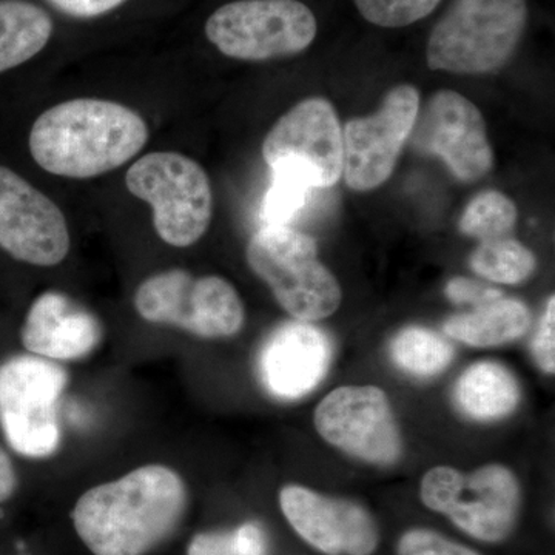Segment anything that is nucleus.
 <instances>
[{
  "mask_svg": "<svg viewBox=\"0 0 555 555\" xmlns=\"http://www.w3.org/2000/svg\"><path fill=\"white\" fill-rule=\"evenodd\" d=\"M185 509L181 476L169 466L147 465L89 489L72 518L94 555H145L173 534Z\"/></svg>",
  "mask_w": 555,
  "mask_h": 555,
  "instance_id": "f257e3e1",
  "label": "nucleus"
},
{
  "mask_svg": "<svg viewBox=\"0 0 555 555\" xmlns=\"http://www.w3.org/2000/svg\"><path fill=\"white\" fill-rule=\"evenodd\" d=\"M149 137L147 122L127 105L79 98L46 109L33 124L28 149L54 177L89 179L129 163Z\"/></svg>",
  "mask_w": 555,
  "mask_h": 555,
  "instance_id": "f03ea898",
  "label": "nucleus"
},
{
  "mask_svg": "<svg viewBox=\"0 0 555 555\" xmlns=\"http://www.w3.org/2000/svg\"><path fill=\"white\" fill-rule=\"evenodd\" d=\"M526 21V0H454L427 40V65L454 75L499 72L516 53Z\"/></svg>",
  "mask_w": 555,
  "mask_h": 555,
  "instance_id": "7ed1b4c3",
  "label": "nucleus"
},
{
  "mask_svg": "<svg viewBox=\"0 0 555 555\" xmlns=\"http://www.w3.org/2000/svg\"><path fill=\"white\" fill-rule=\"evenodd\" d=\"M246 257L251 272L295 320H324L341 305V286L320 261L312 236L286 225H264L248 241Z\"/></svg>",
  "mask_w": 555,
  "mask_h": 555,
  "instance_id": "20e7f679",
  "label": "nucleus"
},
{
  "mask_svg": "<svg viewBox=\"0 0 555 555\" xmlns=\"http://www.w3.org/2000/svg\"><path fill=\"white\" fill-rule=\"evenodd\" d=\"M127 190L153 208V225L164 243H198L214 218V190L201 164L177 152H153L131 164Z\"/></svg>",
  "mask_w": 555,
  "mask_h": 555,
  "instance_id": "39448f33",
  "label": "nucleus"
},
{
  "mask_svg": "<svg viewBox=\"0 0 555 555\" xmlns=\"http://www.w3.org/2000/svg\"><path fill=\"white\" fill-rule=\"evenodd\" d=\"M423 505L443 514L480 542L505 540L516 525L521 491L509 467L486 465L473 474L451 466L427 470L420 486Z\"/></svg>",
  "mask_w": 555,
  "mask_h": 555,
  "instance_id": "423d86ee",
  "label": "nucleus"
},
{
  "mask_svg": "<svg viewBox=\"0 0 555 555\" xmlns=\"http://www.w3.org/2000/svg\"><path fill=\"white\" fill-rule=\"evenodd\" d=\"M134 309L149 323L179 327L206 339L233 337L246 320L243 299L230 281L217 275L196 278L182 269L142 281Z\"/></svg>",
  "mask_w": 555,
  "mask_h": 555,
  "instance_id": "0eeeda50",
  "label": "nucleus"
},
{
  "mask_svg": "<svg viewBox=\"0 0 555 555\" xmlns=\"http://www.w3.org/2000/svg\"><path fill=\"white\" fill-rule=\"evenodd\" d=\"M317 20L298 0H236L208 17L207 39L224 56L266 62L295 56L315 40Z\"/></svg>",
  "mask_w": 555,
  "mask_h": 555,
  "instance_id": "6e6552de",
  "label": "nucleus"
},
{
  "mask_svg": "<svg viewBox=\"0 0 555 555\" xmlns=\"http://www.w3.org/2000/svg\"><path fill=\"white\" fill-rule=\"evenodd\" d=\"M67 379L60 364L35 356L0 366V426L17 454L47 459L60 448L57 401Z\"/></svg>",
  "mask_w": 555,
  "mask_h": 555,
  "instance_id": "1a4fd4ad",
  "label": "nucleus"
},
{
  "mask_svg": "<svg viewBox=\"0 0 555 555\" xmlns=\"http://www.w3.org/2000/svg\"><path fill=\"white\" fill-rule=\"evenodd\" d=\"M313 423L328 444L371 465H393L403 452L396 414L377 386L337 387L318 404Z\"/></svg>",
  "mask_w": 555,
  "mask_h": 555,
  "instance_id": "9d476101",
  "label": "nucleus"
},
{
  "mask_svg": "<svg viewBox=\"0 0 555 555\" xmlns=\"http://www.w3.org/2000/svg\"><path fill=\"white\" fill-rule=\"evenodd\" d=\"M420 109L415 87L401 83L377 112L347 120L343 129V177L356 192L382 188L392 177Z\"/></svg>",
  "mask_w": 555,
  "mask_h": 555,
  "instance_id": "9b49d317",
  "label": "nucleus"
},
{
  "mask_svg": "<svg viewBox=\"0 0 555 555\" xmlns=\"http://www.w3.org/2000/svg\"><path fill=\"white\" fill-rule=\"evenodd\" d=\"M408 141L416 152L438 156L460 181H478L494 166L483 115L456 91L433 94L418 109Z\"/></svg>",
  "mask_w": 555,
  "mask_h": 555,
  "instance_id": "f8f14e48",
  "label": "nucleus"
},
{
  "mask_svg": "<svg viewBox=\"0 0 555 555\" xmlns=\"http://www.w3.org/2000/svg\"><path fill=\"white\" fill-rule=\"evenodd\" d=\"M72 238L57 204L9 167L0 166V248L36 268L67 258Z\"/></svg>",
  "mask_w": 555,
  "mask_h": 555,
  "instance_id": "ddd939ff",
  "label": "nucleus"
},
{
  "mask_svg": "<svg viewBox=\"0 0 555 555\" xmlns=\"http://www.w3.org/2000/svg\"><path fill=\"white\" fill-rule=\"evenodd\" d=\"M270 169L298 163L312 175L313 188L331 189L343 177V129L337 109L324 98H308L284 113L262 142Z\"/></svg>",
  "mask_w": 555,
  "mask_h": 555,
  "instance_id": "4468645a",
  "label": "nucleus"
},
{
  "mask_svg": "<svg viewBox=\"0 0 555 555\" xmlns=\"http://www.w3.org/2000/svg\"><path fill=\"white\" fill-rule=\"evenodd\" d=\"M280 506L295 532L321 553L372 555L378 547L374 517L352 500L288 485L281 489Z\"/></svg>",
  "mask_w": 555,
  "mask_h": 555,
  "instance_id": "2eb2a0df",
  "label": "nucleus"
},
{
  "mask_svg": "<svg viewBox=\"0 0 555 555\" xmlns=\"http://www.w3.org/2000/svg\"><path fill=\"white\" fill-rule=\"evenodd\" d=\"M331 339L306 321H292L273 332L258 357V374L270 396L298 400L326 377Z\"/></svg>",
  "mask_w": 555,
  "mask_h": 555,
  "instance_id": "dca6fc26",
  "label": "nucleus"
},
{
  "mask_svg": "<svg viewBox=\"0 0 555 555\" xmlns=\"http://www.w3.org/2000/svg\"><path fill=\"white\" fill-rule=\"evenodd\" d=\"M31 356L73 361L90 356L102 339L100 320L61 292L39 295L28 309L21 331Z\"/></svg>",
  "mask_w": 555,
  "mask_h": 555,
  "instance_id": "f3484780",
  "label": "nucleus"
},
{
  "mask_svg": "<svg viewBox=\"0 0 555 555\" xmlns=\"http://www.w3.org/2000/svg\"><path fill=\"white\" fill-rule=\"evenodd\" d=\"M521 390L509 369L496 361H478L460 375L456 406L477 422H492L516 411Z\"/></svg>",
  "mask_w": 555,
  "mask_h": 555,
  "instance_id": "a211bd4d",
  "label": "nucleus"
},
{
  "mask_svg": "<svg viewBox=\"0 0 555 555\" xmlns=\"http://www.w3.org/2000/svg\"><path fill=\"white\" fill-rule=\"evenodd\" d=\"M532 317L520 299L502 297L473 312L449 317L444 334L455 341L473 347H495L524 337Z\"/></svg>",
  "mask_w": 555,
  "mask_h": 555,
  "instance_id": "6ab92c4d",
  "label": "nucleus"
},
{
  "mask_svg": "<svg viewBox=\"0 0 555 555\" xmlns=\"http://www.w3.org/2000/svg\"><path fill=\"white\" fill-rule=\"evenodd\" d=\"M53 22L35 3L0 0V73L20 67L46 49Z\"/></svg>",
  "mask_w": 555,
  "mask_h": 555,
  "instance_id": "aec40b11",
  "label": "nucleus"
},
{
  "mask_svg": "<svg viewBox=\"0 0 555 555\" xmlns=\"http://www.w3.org/2000/svg\"><path fill=\"white\" fill-rule=\"evenodd\" d=\"M390 357L406 374L420 378L436 377L454 360V346L430 328L412 326L393 337Z\"/></svg>",
  "mask_w": 555,
  "mask_h": 555,
  "instance_id": "412c9836",
  "label": "nucleus"
},
{
  "mask_svg": "<svg viewBox=\"0 0 555 555\" xmlns=\"http://www.w3.org/2000/svg\"><path fill=\"white\" fill-rule=\"evenodd\" d=\"M470 268L485 280L499 284H520L534 275L535 255L513 236L481 241L470 255Z\"/></svg>",
  "mask_w": 555,
  "mask_h": 555,
  "instance_id": "4be33fe9",
  "label": "nucleus"
},
{
  "mask_svg": "<svg viewBox=\"0 0 555 555\" xmlns=\"http://www.w3.org/2000/svg\"><path fill=\"white\" fill-rule=\"evenodd\" d=\"M272 185L262 203L266 225H286L308 203L313 188L312 175L298 163H280L272 167Z\"/></svg>",
  "mask_w": 555,
  "mask_h": 555,
  "instance_id": "5701e85b",
  "label": "nucleus"
},
{
  "mask_svg": "<svg viewBox=\"0 0 555 555\" xmlns=\"http://www.w3.org/2000/svg\"><path fill=\"white\" fill-rule=\"evenodd\" d=\"M518 218L516 204L505 193L489 190L470 201L460 219L463 235L481 241L511 236Z\"/></svg>",
  "mask_w": 555,
  "mask_h": 555,
  "instance_id": "b1692460",
  "label": "nucleus"
},
{
  "mask_svg": "<svg viewBox=\"0 0 555 555\" xmlns=\"http://www.w3.org/2000/svg\"><path fill=\"white\" fill-rule=\"evenodd\" d=\"M268 537L255 521L238 526L233 531L203 532L193 537L188 555H266Z\"/></svg>",
  "mask_w": 555,
  "mask_h": 555,
  "instance_id": "393cba45",
  "label": "nucleus"
},
{
  "mask_svg": "<svg viewBox=\"0 0 555 555\" xmlns=\"http://www.w3.org/2000/svg\"><path fill=\"white\" fill-rule=\"evenodd\" d=\"M364 20L383 28H401L425 20L441 0H353Z\"/></svg>",
  "mask_w": 555,
  "mask_h": 555,
  "instance_id": "a878e982",
  "label": "nucleus"
},
{
  "mask_svg": "<svg viewBox=\"0 0 555 555\" xmlns=\"http://www.w3.org/2000/svg\"><path fill=\"white\" fill-rule=\"evenodd\" d=\"M398 555H480L430 529H411L401 537Z\"/></svg>",
  "mask_w": 555,
  "mask_h": 555,
  "instance_id": "bb28decb",
  "label": "nucleus"
},
{
  "mask_svg": "<svg viewBox=\"0 0 555 555\" xmlns=\"http://www.w3.org/2000/svg\"><path fill=\"white\" fill-rule=\"evenodd\" d=\"M447 297L454 305H470L478 308L502 298L503 292L481 281L456 276L447 284Z\"/></svg>",
  "mask_w": 555,
  "mask_h": 555,
  "instance_id": "cd10ccee",
  "label": "nucleus"
},
{
  "mask_svg": "<svg viewBox=\"0 0 555 555\" xmlns=\"http://www.w3.org/2000/svg\"><path fill=\"white\" fill-rule=\"evenodd\" d=\"M532 352L540 369L546 374H554L555 369V298L551 297L547 301L545 312L540 320L539 328L534 341H532Z\"/></svg>",
  "mask_w": 555,
  "mask_h": 555,
  "instance_id": "c85d7f7f",
  "label": "nucleus"
},
{
  "mask_svg": "<svg viewBox=\"0 0 555 555\" xmlns=\"http://www.w3.org/2000/svg\"><path fill=\"white\" fill-rule=\"evenodd\" d=\"M62 13L73 17H96L118 9L126 0H49Z\"/></svg>",
  "mask_w": 555,
  "mask_h": 555,
  "instance_id": "c756f323",
  "label": "nucleus"
},
{
  "mask_svg": "<svg viewBox=\"0 0 555 555\" xmlns=\"http://www.w3.org/2000/svg\"><path fill=\"white\" fill-rule=\"evenodd\" d=\"M17 476L7 452L0 448V503H5L16 492Z\"/></svg>",
  "mask_w": 555,
  "mask_h": 555,
  "instance_id": "7c9ffc66",
  "label": "nucleus"
}]
</instances>
